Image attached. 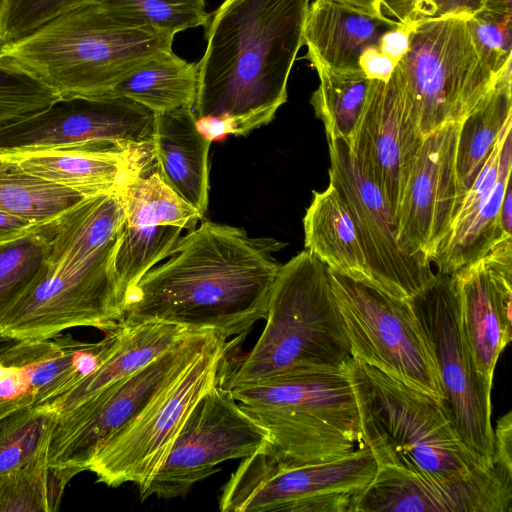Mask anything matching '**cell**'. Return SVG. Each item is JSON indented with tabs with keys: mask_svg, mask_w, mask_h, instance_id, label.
<instances>
[{
	"mask_svg": "<svg viewBox=\"0 0 512 512\" xmlns=\"http://www.w3.org/2000/svg\"><path fill=\"white\" fill-rule=\"evenodd\" d=\"M286 243L250 237L241 228L203 221L180 238L169 259L153 267L127 299L121 322H161L211 330L228 340L267 316Z\"/></svg>",
	"mask_w": 512,
	"mask_h": 512,
	"instance_id": "6da1fadb",
	"label": "cell"
},
{
	"mask_svg": "<svg viewBox=\"0 0 512 512\" xmlns=\"http://www.w3.org/2000/svg\"><path fill=\"white\" fill-rule=\"evenodd\" d=\"M310 0H224L206 25L197 63L196 119L230 123L234 135L269 124L287 101L290 72L304 45Z\"/></svg>",
	"mask_w": 512,
	"mask_h": 512,
	"instance_id": "7a4b0ae2",
	"label": "cell"
},
{
	"mask_svg": "<svg viewBox=\"0 0 512 512\" xmlns=\"http://www.w3.org/2000/svg\"><path fill=\"white\" fill-rule=\"evenodd\" d=\"M173 39L98 0L3 45L0 53L61 99L100 97L171 50Z\"/></svg>",
	"mask_w": 512,
	"mask_h": 512,
	"instance_id": "3957f363",
	"label": "cell"
},
{
	"mask_svg": "<svg viewBox=\"0 0 512 512\" xmlns=\"http://www.w3.org/2000/svg\"><path fill=\"white\" fill-rule=\"evenodd\" d=\"M265 320L254 347L235 363L226 361L220 383L224 387L291 374L344 371L354 359L329 268L307 250L280 266Z\"/></svg>",
	"mask_w": 512,
	"mask_h": 512,
	"instance_id": "277c9868",
	"label": "cell"
},
{
	"mask_svg": "<svg viewBox=\"0 0 512 512\" xmlns=\"http://www.w3.org/2000/svg\"><path fill=\"white\" fill-rule=\"evenodd\" d=\"M363 443L378 466H394L439 481L490 472L462 441L444 403L379 369L353 359L347 366Z\"/></svg>",
	"mask_w": 512,
	"mask_h": 512,
	"instance_id": "5b68a950",
	"label": "cell"
},
{
	"mask_svg": "<svg viewBox=\"0 0 512 512\" xmlns=\"http://www.w3.org/2000/svg\"><path fill=\"white\" fill-rule=\"evenodd\" d=\"M267 432L263 451L285 466L330 462L365 446L347 371H316L230 389Z\"/></svg>",
	"mask_w": 512,
	"mask_h": 512,
	"instance_id": "8992f818",
	"label": "cell"
},
{
	"mask_svg": "<svg viewBox=\"0 0 512 512\" xmlns=\"http://www.w3.org/2000/svg\"><path fill=\"white\" fill-rule=\"evenodd\" d=\"M395 71L423 137L462 123L496 77L478 49L466 17L414 23L410 46Z\"/></svg>",
	"mask_w": 512,
	"mask_h": 512,
	"instance_id": "52a82bcc",
	"label": "cell"
},
{
	"mask_svg": "<svg viewBox=\"0 0 512 512\" xmlns=\"http://www.w3.org/2000/svg\"><path fill=\"white\" fill-rule=\"evenodd\" d=\"M329 275L353 358L445 404L433 352L411 298L373 279L330 268Z\"/></svg>",
	"mask_w": 512,
	"mask_h": 512,
	"instance_id": "ba28073f",
	"label": "cell"
},
{
	"mask_svg": "<svg viewBox=\"0 0 512 512\" xmlns=\"http://www.w3.org/2000/svg\"><path fill=\"white\" fill-rule=\"evenodd\" d=\"M230 343L216 334L204 351L159 390L99 449L89 470L110 487L145 488L167 457L197 402L221 383Z\"/></svg>",
	"mask_w": 512,
	"mask_h": 512,
	"instance_id": "9c48e42d",
	"label": "cell"
},
{
	"mask_svg": "<svg viewBox=\"0 0 512 512\" xmlns=\"http://www.w3.org/2000/svg\"><path fill=\"white\" fill-rule=\"evenodd\" d=\"M378 463L365 445L339 459L285 466L259 450L242 459L219 500L222 512H351Z\"/></svg>",
	"mask_w": 512,
	"mask_h": 512,
	"instance_id": "30bf717a",
	"label": "cell"
},
{
	"mask_svg": "<svg viewBox=\"0 0 512 512\" xmlns=\"http://www.w3.org/2000/svg\"><path fill=\"white\" fill-rule=\"evenodd\" d=\"M216 334L211 330L190 331L134 373L58 415L49 445V464L78 473L89 470L104 443L185 370Z\"/></svg>",
	"mask_w": 512,
	"mask_h": 512,
	"instance_id": "8fae6325",
	"label": "cell"
},
{
	"mask_svg": "<svg viewBox=\"0 0 512 512\" xmlns=\"http://www.w3.org/2000/svg\"><path fill=\"white\" fill-rule=\"evenodd\" d=\"M154 113L125 97L61 99L0 128V152L151 148Z\"/></svg>",
	"mask_w": 512,
	"mask_h": 512,
	"instance_id": "7c38bea8",
	"label": "cell"
},
{
	"mask_svg": "<svg viewBox=\"0 0 512 512\" xmlns=\"http://www.w3.org/2000/svg\"><path fill=\"white\" fill-rule=\"evenodd\" d=\"M411 301L430 343L458 435L476 455L493 463L492 386L477 372L462 336L451 275L435 274Z\"/></svg>",
	"mask_w": 512,
	"mask_h": 512,
	"instance_id": "4fadbf2b",
	"label": "cell"
},
{
	"mask_svg": "<svg viewBox=\"0 0 512 512\" xmlns=\"http://www.w3.org/2000/svg\"><path fill=\"white\" fill-rule=\"evenodd\" d=\"M267 443L266 430L240 406L230 389L218 383L194 406L140 497L184 496L193 485L219 471L222 462L248 457Z\"/></svg>",
	"mask_w": 512,
	"mask_h": 512,
	"instance_id": "5bb4252c",
	"label": "cell"
},
{
	"mask_svg": "<svg viewBox=\"0 0 512 512\" xmlns=\"http://www.w3.org/2000/svg\"><path fill=\"white\" fill-rule=\"evenodd\" d=\"M118 245L79 270L48 271L8 312L0 323V335L36 340L72 327L91 326L106 332L117 326L125 311L115 269Z\"/></svg>",
	"mask_w": 512,
	"mask_h": 512,
	"instance_id": "9a60e30c",
	"label": "cell"
},
{
	"mask_svg": "<svg viewBox=\"0 0 512 512\" xmlns=\"http://www.w3.org/2000/svg\"><path fill=\"white\" fill-rule=\"evenodd\" d=\"M327 142L330 184L349 207L370 276L392 292L413 297L434 278L431 263L401 246L384 195L363 172L348 144L340 138Z\"/></svg>",
	"mask_w": 512,
	"mask_h": 512,
	"instance_id": "2e32d148",
	"label": "cell"
},
{
	"mask_svg": "<svg viewBox=\"0 0 512 512\" xmlns=\"http://www.w3.org/2000/svg\"><path fill=\"white\" fill-rule=\"evenodd\" d=\"M122 333L119 323L93 343L69 334L17 340L0 354V418L70 391L114 352Z\"/></svg>",
	"mask_w": 512,
	"mask_h": 512,
	"instance_id": "e0dca14e",
	"label": "cell"
},
{
	"mask_svg": "<svg viewBox=\"0 0 512 512\" xmlns=\"http://www.w3.org/2000/svg\"><path fill=\"white\" fill-rule=\"evenodd\" d=\"M461 123L430 133L421 144L399 205L401 246L432 262L461 207L456 155Z\"/></svg>",
	"mask_w": 512,
	"mask_h": 512,
	"instance_id": "ac0fdd59",
	"label": "cell"
},
{
	"mask_svg": "<svg viewBox=\"0 0 512 512\" xmlns=\"http://www.w3.org/2000/svg\"><path fill=\"white\" fill-rule=\"evenodd\" d=\"M125 224L115 257L125 302L141 278L168 258L183 230L196 228L200 212L179 197L154 171L133 179L121 194Z\"/></svg>",
	"mask_w": 512,
	"mask_h": 512,
	"instance_id": "d6986e66",
	"label": "cell"
},
{
	"mask_svg": "<svg viewBox=\"0 0 512 512\" xmlns=\"http://www.w3.org/2000/svg\"><path fill=\"white\" fill-rule=\"evenodd\" d=\"M423 140L396 71L386 82L370 80L350 149L363 172L384 195L395 222Z\"/></svg>",
	"mask_w": 512,
	"mask_h": 512,
	"instance_id": "ffe728a7",
	"label": "cell"
},
{
	"mask_svg": "<svg viewBox=\"0 0 512 512\" xmlns=\"http://www.w3.org/2000/svg\"><path fill=\"white\" fill-rule=\"evenodd\" d=\"M451 277L462 336L477 372L492 386L498 358L512 338L511 237Z\"/></svg>",
	"mask_w": 512,
	"mask_h": 512,
	"instance_id": "44dd1931",
	"label": "cell"
},
{
	"mask_svg": "<svg viewBox=\"0 0 512 512\" xmlns=\"http://www.w3.org/2000/svg\"><path fill=\"white\" fill-rule=\"evenodd\" d=\"M511 512L512 471L496 465L485 475L439 481L379 465L353 498L351 512Z\"/></svg>",
	"mask_w": 512,
	"mask_h": 512,
	"instance_id": "7402d4cb",
	"label": "cell"
},
{
	"mask_svg": "<svg viewBox=\"0 0 512 512\" xmlns=\"http://www.w3.org/2000/svg\"><path fill=\"white\" fill-rule=\"evenodd\" d=\"M511 126L512 122L495 144L432 259L441 274L451 275L484 256L501 239L511 237L500 225V208L512 168Z\"/></svg>",
	"mask_w": 512,
	"mask_h": 512,
	"instance_id": "603a6c76",
	"label": "cell"
},
{
	"mask_svg": "<svg viewBox=\"0 0 512 512\" xmlns=\"http://www.w3.org/2000/svg\"><path fill=\"white\" fill-rule=\"evenodd\" d=\"M0 157L31 175L83 197L103 193L121 195L153 160L151 148L0 152Z\"/></svg>",
	"mask_w": 512,
	"mask_h": 512,
	"instance_id": "cb8c5ba5",
	"label": "cell"
},
{
	"mask_svg": "<svg viewBox=\"0 0 512 512\" xmlns=\"http://www.w3.org/2000/svg\"><path fill=\"white\" fill-rule=\"evenodd\" d=\"M397 23L329 0H313L303 34L306 58L316 72L363 73L359 65L363 51L378 44L380 36Z\"/></svg>",
	"mask_w": 512,
	"mask_h": 512,
	"instance_id": "d4e9b609",
	"label": "cell"
},
{
	"mask_svg": "<svg viewBox=\"0 0 512 512\" xmlns=\"http://www.w3.org/2000/svg\"><path fill=\"white\" fill-rule=\"evenodd\" d=\"M196 120L191 108L154 113L151 152L163 182L204 217L212 141L198 131Z\"/></svg>",
	"mask_w": 512,
	"mask_h": 512,
	"instance_id": "484cf974",
	"label": "cell"
},
{
	"mask_svg": "<svg viewBox=\"0 0 512 512\" xmlns=\"http://www.w3.org/2000/svg\"><path fill=\"white\" fill-rule=\"evenodd\" d=\"M124 224L121 195L103 193L83 198L54 223L49 272L79 270L119 243Z\"/></svg>",
	"mask_w": 512,
	"mask_h": 512,
	"instance_id": "4316f807",
	"label": "cell"
},
{
	"mask_svg": "<svg viewBox=\"0 0 512 512\" xmlns=\"http://www.w3.org/2000/svg\"><path fill=\"white\" fill-rule=\"evenodd\" d=\"M121 323L123 333L114 352L70 391L37 407L53 410L58 415L64 414L134 373L190 332L183 327L161 322Z\"/></svg>",
	"mask_w": 512,
	"mask_h": 512,
	"instance_id": "83f0119b",
	"label": "cell"
},
{
	"mask_svg": "<svg viewBox=\"0 0 512 512\" xmlns=\"http://www.w3.org/2000/svg\"><path fill=\"white\" fill-rule=\"evenodd\" d=\"M313 195L303 218L306 250L331 270L352 278L372 279L342 195L330 183L324 191H313Z\"/></svg>",
	"mask_w": 512,
	"mask_h": 512,
	"instance_id": "f1b7e54d",
	"label": "cell"
},
{
	"mask_svg": "<svg viewBox=\"0 0 512 512\" xmlns=\"http://www.w3.org/2000/svg\"><path fill=\"white\" fill-rule=\"evenodd\" d=\"M511 66L512 63L497 75L492 88L461 123L456 169L462 202L506 126L512 122Z\"/></svg>",
	"mask_w": 512,
	"mask_h": 512,
	"instance_id": "f546056e",
	"label": "cell"
},
{
	"mask_svg": "<svg viewBox=\"0 0 512 512\" xmlns=\"http://www.w3.org/2000/svg\"><path fill=\"white\" fill-rule=\"evenodd\" d=\"M198 89V65L165 51L136 69L109 95L128 98L153 113L193 109Z\"/></svg>",
	"mask_w": 512,
	"mask_h": 512,
	"instance_id": "4dcf8cb0",
	"label": "cell"
},
{
	"mask_svg": "<svg viewBox=\"0 0 512 512\" xmlns=\"http://www.w3.org/2000/svg\"><path fill=\"white\" fill-rule=\"evenodd\" d=\"M68 188L31 175L0 157V211L49 225L82 200Z\"/></svg>",
	"mask_w": 512,
	"mask_h": 512,
	"instance_id": "1f68e13d",
	"label": "cell"
},
{
	"mask_svg": "<svg viewBox=\"0 0 512 512\" xmlns=\"http://www.w3.org/2000/svg\"><path fill=\"white\" fill-rule=\"evenodd\" d=\"M55 222L0 243V323L14 305L47 275Z\"/></svg>",
	"mask_w": 512,
	"mask_h": 512,
	"instance_id": "d6a6232c",
	"label": "cell"
},
{
	"mask_svg": "<svg viewBox=\"0 0 512 512\" xmlns=\"http://www.w3.org/2000/svg\"><path fill=\"white\" fill-rule=\"evenodd\" d=\"M319 85L311 96L315 114L324 124L327 138L343 139L351 148L370 87L360 74L317 71Z\"/></svg>",
	"mask_w": 512,
	"mask_h": 512,
	"instance_id": "836d02e7",
	"label": "cell"
},
{
	"mask_svg": "<svg viewBox=\"0 0 512 512\" xmlns=\"http://www.w3.org/2000/svg\"><path fill=\"white\" fill-rule=\"evenodd\" d=\"M57 418L53 410L32 406L0 418V475L48 462Z\"/></svg>",
	"mask_w": 512,
	"mask_h": 512,
	"instance_id": "e575fe53",
	"label": "cell"
},
{
	"mask_svg": "<svg viewBox=\"0 0 512 512\" xmlns=\"http://www.w3.org/2000/svg\"><path fill=\"white\" fill-rule=\"evenodd\" d=\"M77 471L38 463L0 475V512H55Z\"/></svg>",
	"mask_w": 512,
	"mask_h": 512,
	"instance_id": "d590c367",
	"label": "cell"
},
{
	"mask_svg": "<svg viewBox=\"0 0 512 512\" xmlns=\"http://www.w3.org/2000/svg\"><path fill=\"white\" fill-rule=\"evenodd\" d=\"M105 6L175 36L187 29L206 26L210 14L205 0H99Z\"/></svg>",
	"mask_w": 512,
	"mask_h": 512,
	"instance_id": "8d00e7d4",
	"label": "cell"
},
{
	"mask_svg": "<svg viewBox=\"0 0 512 512\" xmlns=\"http://www.w3.org/2000/svg\"><path fill=\"white\" fill-rule=\"evenodd\" d=\"M60 96L0 53V128L37 113Z\"/></svg>",
	"mask_w": 512,
	"mask_h": 512,
	"instance_id": "74e56055",
	"label": "cell"
},
{
	"mask_svg": "<svg viewBox=\"0 0 512 512\" xmlns=\"http://www.w3.org/2000/svg\"><path fill=\"white\" fill-rule=\"evenodd\" d=\"M98 0H0V47Z\"/></svg>",
	"mask_w": 512,
	"mask_h": 512,
	"instance_id": "f35d334b",
	"label": "cell"
},
{
	"mask_svg": "<svg viewBox=\"0 0 512 512\" xmlns=\"http://www.w3.org/2000/svg\"><path fill=\"white\" fill-rule=\"evenodd\" d=\"M467 22L478 49L497 76L512 63V14L483 9Z\"/></svg>",
	"mask_w": 512,
	"mask_h": 512,
	"instance_id": "ab89813d",
	"label": "cell"
},
{
	"mask_svg": "<svg viewBox=\"0 0 512 512\" xmlns=\"http://www.w3.org/2000/svg\"><path fill=\"white\" fill-rule=\"evenodd\" d=\"M485 0H382L383 16L402 23L450 16L470 17L483 9Z\"/></svg>",
	"mask_w": 512,
	"mask_h": 512,
	"instance_id": "60d3db41",
	"label": "cell"
},
{
	"mask_svg": "<svg viewBox=\"0 0 512 512\" xmlns=\"http://www.w3.org/2000/svg\"><path fill=\"white\" fill-rule=\"evenodd\" d=\"M414 23L399 22L385 31L378 40V48L386 56L399 62L409 49Z\"/></svg>",
	"mask_w": 512,
	"mask_h": 512,
	"instance_id": "b9f144b4",
	"label": "cell"
},
{
	"mask_svg": "<svg viewBox=\"0 0 512 512\" xmlns=\"http://www.w3.org/2000/svg\"><path fill=\"white\" fill-rule=\"evenodd\" d=\"M493 463L512 471V412L501 416L493 429Z\"/></svg>",
	"mask_w": 512,
	"mask_h": 512,
	"instance_id": "7bdbcfd3",
	"label": "cell"
},
{
	"mask_svg": "<svg viewBox=\"0 0 512 512\" xmlns=\"http://www.w3.org/2000/svg\"><path fill=\"white\" fill-rule=\"evenodd\" d=\"M359 65L368 79L386 82L391 78L397 62L383 54L378 48V44H375L363 51Z\"/></svg>",
	"mask_w": 512,
	"mask_h": 512,
	"instance_id": "ee69618b",
	"label": "cell"
},
{
	"mask_svg": "<svg viewBox=\"0 0 512 512\" xmlns=\"http://www.w3.org/2000/svg\"><path fill=\"white\" fill-rule=\"evenodd\" d=\"M39 227H42V225H38L27 219L0 211V243H5L25 236Z\"/></svg>",
	"mask_w": 512,
	"mask_h": 512,
	"instance_id": "f6af8a7d",
	"label": "cell"
},
{
	"mask_svg": "<svg viewBox=\"0 0 512 512\" xmlns=\"http://www.w3.org/2000/svg\"><path fill=\"white\" fill-rule=\"evenodd\" d=\"M198 131L210 141L221 140L234 131L229 122L217 118H199L196 120Z\"/></svg>",
	"mask_w": 512,
	"mask_h": 512,
	"instance_id": "bcb514c9",
	"label": "cell"
},
{
	"mask_svg": "<svg viewBox=\"0 0 512 512\" xmlns=\"http://www.w3.org/2000/svg\"><path fill=\"white\" fill-rule=\"evenodd\" d=\"M500 225L506 235L512 236V190L510 183L507 185L500 208Z\"/></svg>",
	"mask_w": 512,
	"mask_h": 512,
	"instance_id": "7dc6e473",
	"label": "cell"
},
{
	"mask_svg": "<svg viewBox=\"0 0 512 512\" xmlns=\"http://www.w3.org/2000/svg\"><path fill=\"white\" fill-rule=\"evenodd\" d=\"M335 3H339L353 9L375 15L383 16L381 13V1L382 0H329Z\"/></svg>",
	"mask_w": 512,
	"mask_h": 512,
	"instance_id": "c3c4849f",
	"label": "cell"
},
{
	"mask_svg": "<svg viewBox=\"0 0 512 512\" xmlns=\"http://www.w3.org/2000/svg\"><path fill=\"white\" fill-rule=\"evenodd\" d=\"M483 9L512 14V0H485Z\"/></svg>",
	"mask_w": 512,
	"mask_h": 512,
	"instance_id": "681fc988",
	"label": "cell"
}]
</instances>
